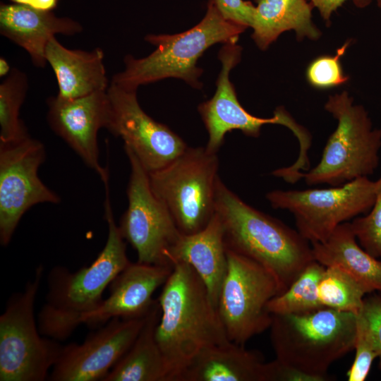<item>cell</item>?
I'll use <instances>...</instances> for the list:
<instances>
[{"instance_id":"obj_31","label":"cell","mask_w":381,"mask_h":381,"mask_svg":"<svg viewBox=\"0 0 381 381\" xmlns=\"http://www.w3.org/2000/svg\"><path fill=\"white\" fill-rule=\"evenodd\" d=\"M264 381H329L327 378L314 375L285 363L277 358L265 363Z\"/></svg>"},{"instance_id":"obj_37","label":"cell","mask_w":381,"mask_h":381,"mask_svg":"<svg viewBox=\"0 0 381 381\" xmlns=\"http://www.w3.org/2000/svg\"><path fill=\"white\" fill-rule=\"evenodd\" d=\"M13 4L29 6L30 0H10Z\"/></svg>"},{"instance_id":"obj_19","label":"cell","mask_w":381,"mask_h":381,"mask_svg":"<svg viewBox=\"0 0 381 381\" xmlns=\"http://www.w3.org/2000/svg\"><path fill=\"white\" fill-rule=\"evenodd\" d=\"M170 265L183 262L190 265L205 284L217 308L226 272V248L222 222L215 212L209 224L192 234H181L167 254Z\"/></svg>"},{"instance_id":"obj_24","label":"cell","mask_w":381,"mask_h":381,"mask_svg":"<svg viewBox=\"0 0 381 381\" xmlns=\"http://www.w3.org/2000/svg\"><path fill=\"white\" fill-rule=\"evenodd\" d=\"M255 12L251 27L257 46L266 49L279 35L294 30L298 38L317 39L319 30L312 23L314 8L307 0H254Z\"/></svg>"},{"instance_id":"obj_4","label":"cell","mask_w":381,"mask_h":381,"mask_svg":"<svg viewBox=\"0 0 381 381\" xmlns=\"http://www.w3.org/2000/svg\"><path fill=\"white\" fill-rule=\"evenodd\" d=\"M248 27L225 18L212 0H208L203 18L192 28L175 35H148L145 40L156 47L148 56L124 58L125 68L111 83L130 90L169 78L181 79L196 89L202 84V70L197 62L203 53L217 43L237 42Z\"/></svg>"},{"instance_id":"obj_25","label":"cell","mask_w":381,"mask_h":381,"mask_svg":"<svg viewBox=\"0 0 381 381\" xmlns=\"http://www.w3.org/2000/svg\"><path fill=\"white\" fill-rule=\"evenodd\" d=\"M28 89L26 74L16 68H12L0 84V144L14 143L30 137L20 119Z\"/></svg>"},{"instance_id":"obj_38","label":"cell","mask_w":381,"mask_h":381,"mask_svg":"<svg viewBox=\"0 0 381 381\" xmlns=\"http://www.w3.org/2000/svg\"><path fill=\"white\" fill-rule=\"evenodd\" d=\"M376 1H377V7L380 10V13H381V0H376Z\"/></svg>"},{"instance_id":"obj_1","label":"cell","mask_w":381,"mask_h":381,"mask_svg":"<svg viewBox=\"0 0 381 381\" xmlns=\"http://www.w3.org/2000/svg\"><path fill=\"white\" fill-rule=\"evenodd\" d=\"M157 300L161 316L155 337L166 362L167 381H176L202 349L230 341L205 284L188 264H173Z\"/></svg>"},{"instance_id":"obj_10","label":"cell","mask_w":381,"mask_h":381,"mask_svg":"<svg viewBox=\"0 0 381 381\" xmlns=\"http://www.w3.org/2000/svg\"><path fill=\"white\" fill-rule=\"evenodd\" d=\"M376 187V181L365 176L329 188L274 190L266 198L272 208L289 211L297 231L312 243L325 241L339 224L368 214Z\"/></svg>"},{"instance_id":"obj_36","label":"cell","mask_w":381,"mask_h":381,"mask_svg":"<svg viewBox=\"0 0 381 381\" xmlns=\"http://www.w3.org/2000/svg\"><path fill=\"white\" fill-rule=\"evenodd\" d=\"M8 61L4 58H0V77H6L11 71Z\"/></svg>"},{"instance_id":"obj_12","label":"cell","mask_w":381,"mask_h":381,"mask_svg":"<svg viewBox=\"0 0 381 381\" xmlns=\"http://www.w3.org/2000/svg\"><path fill=\"white\" fill-rule=\"evenodd\" d=\"M124 149L131 175L128 207L119 225L121 236L135 250L138 262L172 266L167 254L181 233L167 207L153 193L148 172L131 150Z\"/></svg>"},{"instance_id":"obj_21","label":"cell","mask_w":381,"mask_h":381,"mask_svg":"<svg viewBox=\"0 0 381 381\" xmlns=\"http://www.w3.org/2000/svg\"><path fill=\"white\" fill-rule=\"evenodd\" d=\"M259 352L231 341L198 352L176 381H264Z\"/></svg>"},{"instance_id":"obj_2","label":"cell","mask_w":381,"mask_h":381,"mask_svg":"<svg viewBox=\"0 0 381 381\" xmlns=\"http://www.w3.org/2000/svg\"><path fill=\"white\" fill-rule=\"evenodd\" d=\"M216 213L226 248L260 264L284 292L314 260L310 242L280 220L251 207L220 180Z\"/></svg>"},{"instance_id":"obj_8","label":"cell","mask_w":381,"mask_h":381,"mask_svg":"<svg viewBox=\"0 0 381 381\" xmlns=\"http://www.w3.org/2000/svg\"><path fill=\"white\" fill-rule=\"evenodd\" d=\"M43 272L39 266L34 279L13 294L0 316L1 381H43L59 356L62 346L41 334L34 314Z\"/></svg>"},{"instance_id":"obj_9","label":"cell","mask_w":381,"mask_h":381,"mask_svg":"<svg viewBox=\"0 0 381 381\" xmlns=\"http://www.w3.org/2000/svg\"><path fill=\"white\" fill-rule=\"evenodd\" d=\"M226 257L217 310L229 340L244 345L270 328L267 304L281 291L274 275L260 264L227 248Z\"/></svg>"},{"instance_id":"obj_28","label":"cell","mask_w":381,"mask_h":381,"mask_svg":"<svg viewBox=\"0 0 381 381\" xmlns=\"http://www.w3.org/2000/svg\"><path fill=\"white\" fill-rule=\"evenodd\" d=\"M354 361L347 372L349 381H364L373 361L380 356V348L370 327L361 310L356 314Z\"/></svg>"},{"instance_id":"obj_11","label":"cell","mask_w":381,"mask_h":381,"mask_svg":"<svg viewBox=\"0 0 381 381\" xmlns=\"http://www.w3.org/2000/svg\"><path fill=\"white\" fill-rule=\"evenodd\" d=\"M241 50L236 41L224 44L218 54L222 69L216 82L215 93L211 99L198 106V111L209 135L206 149L217 153L226 134L233 130H239L246 135L258 138L263 125L280 124L290 129L299 141L300 152L293 167L298 170L308 169L307 152L311 145V136L283 107H277L272 117L263 119L250 114L239 103L234 85L229 80V73L241 61Z\"/></svg>"},{"instance_id":"obj_29","label":"cell","mask_w":381,"mask_h":381,"mask_svg":"<svg viewBox=\"0 0 381 381\" xmlns=\"http://www.w3.org/2000/svg\"><path fill=\"white\" fill-rule=\"evenodd\" d=\"M376 183L375 199L370 211L350 223L359 245L372 256L381 259V174Z\"/></svg>"},{"instance_id":"obj_6","label":"cell","mask_w":381,"mask_h":381,"mask_svg":"<svg viewBox=\"0 0 381 381\" xmlns=\"http://www.w3.org/2000/svg\"><path fill=\"white\" fill-rule=\"evenodd\" d=\"M325 108L337 120V127L328 138L320 162L300 177L308 186H339L373 174L380 162L381 129L373 128L366 110L353 104L346 92L330 96Z\"/></svg>"},{"instance_id":"obj_30","label":"cell","mask_w":381,"mask_h":381,"mask_svg":"<svg viewBox=\"0 0 381 381\" xmlns=\"http://www.w3.org/2000/svg\"><path fill=\"white\" fill-rule=\"evenodd\" d=\"M350 42H346L337 50L334 56H322L314 59L308 66L306 77L309 83L320 89L337 87L345 83L349 77L345 75L340 63Z\"/></svg>"},{"instance_id":"obj_33","label":"cell","mask_w":381,"mask_h":381,"mask_svg":"<svg viewBox=\"0 0 381 381\" xmlns=\"http://www.w3.org/2000/svg\"><path fill=\"white\" fill-rule=\"evenodd\" d=\"M380 348L379 367L381 369V296L373 295L364 298L361 309Z\"/></svg>"},{"instance_id":"obj_15","label":"cell","mask_w":381,"mask_h":381,"mask_svg":"<svg viewBox=\"0 0 381 381\" xmlns=\"http://www.w3.org/2000/svg\"><path fill=\"white\" fill-rule=\"evenodd\" d=\"M146 315L131 319L114 318L103 327L90 334L83 343L62 346L47 379L102 380L130 349L145 322Z\"/></svg>"},{"instance_id":"obj_20","label":"cell","mask_w":381,"mask_h":381,"mask_svg":"<svg viewBox=\"0 0 381 381\" xmlns=\"http://www.w3.org/2000/svg\"><path fill=\"white\" fill-rule=\"evenodd\" d=\"M104 56L99 47L90 52L69 49L55 37H52L46 47L45 58L57 80V96L75 99L107 91L110 84L103 62Z\"/></svg>"},{"instance_id":"obj_27","label":"cell","mask_w":381,"mask_h":381,"mask_svg":"<svg viewBox=\"0 0 381 381\" xmlns=\"http://www.w3.org/2000/svg\"><path fill=\"white\" fill-rule=\"evenodd\" d=\"M368 289L339 266L325 267L318 286V298L324 307L340 311L359 313Z\"/></svg>"},{"instance_id":"obj_18","label":"cell","mask_w":381,"mask_h":381,"mask_svg":"<svg viewBox=\"0 0 381 381\" xmlns=\"http://www.w3.org/2000/svg\"><path fill=\"white\" fill-rule=\"evenodd\" d=\"M83 30L78 21L52 11L13 3L0 5L1 35L24 49L37 67L45 66L46 47L55 35H74Z\"/></svg>"},{"instance_id":"obj_5","label":"cell","mask_w":381,"mask_h":381,"mask_svg":"<svg viewBox=\"0 0 381 381\" xmlns=\"http://www.w3.org/2000/svg\"><path fill=\"white\" fill-rule=\"evenodd\" d=\"M270 329L277 359L332 380L329 366L354 349L356 314L327 307L274 314Z\"/></svg>"},{"instance_id":"obj_13","label":"cell","mask_w":381,"mask_h":381,"mask_svg":"<svg viewBox=\"0 0 381 381\" xmlns=\"http://www.w3.org/2000/svg\"><path fill=\"white\" fill-rule=\"evenodd\" d=\"M45 149L30 136L0 144V242L9 243L23 215L39 203H59V195L40 179Z\"/></svg>"},{"instance_id":"obj_26","label":"cell","mask_w":381,"mask_h":381,"mask_svg":"<svg viewBox=\"0 0 381 381\" xmlns=\"http://www.w3.org/2000/svg\"><path fill=\"white\" fill-rule=\"evenodd\" d=\"M325 267L315 260L311 262L284 292L270 300L267 304L270 313L300 314L324 308L318 298V286Z\"/></svg>"},{"instance_id":"obj_22","label":"cell","mask_w":381,"mask_h":381,"mask_svg":"<svg viewBox=\"0 0 381 381\" xmlns=\"http://www.w3.org/2000/svg\"><path fill=\"white\" fill-rule=\"evenodd\" d=\"M314 260L322 265L339 266L369 291L381 292V259L358 243L350 222L339 224L324 242L312 243Z\"/></svg>"},{"instance_id":"obj_3","label":"cell","mask_w":381,"mask_h":381,"mask_svg":"<svg viewBox=\"0 0 381 381\" xmlns=\"http://www.w3.org/2000/svg\"><path fill=\"white\" fill-rule=\"evenodd\" d=\"M105 218L108 236L94 262L75 272L56 266L47 276V293L37 318L42 335L62 341L81 324L85 314L102 303V294L130 263L125 240L111 210L109 189L106 190Z\"/></svg>"},{"instance_id":"obj_35","label":"cell","mask_w":381,"mask_h":381,"mask_svg":"<svg viewBox=\"0 0 381 381\" xmlns=\"http://www.w3.org/2000/svg\"><path fill=\"white\" fill-rule=\"evenodd\" d=\"M58 2L59 0H30L29 6L42 11H52Z\"/></svg>"},{"instance_id":"obj_23","label":"cell","mask_w":381,"mask_h":381,"mask_svg":"<svg viewBox=\"0 0 381 381\" xmlns=\"http://www.w3.org/2000/svg\"><path fill=\"white\" fill-rule=\"evenodd\" d=\"M161 308L155 300L135 340L101 381H167V368L155 337Z\"/></svg>"},{"instance_id":"obj_17","label":"cell","mask_w":381,"mask_h":381,"mask_svg":"<svg viewBox=\"0 0 381 381\" xmlns=\"http://www.w3.org/2000/svg\"><path fill=\"white\" fill-rule=\"evenodd\" d=\"M172 270L171 265L131 262L111 282L109 296L97 308L83 316L81 324L97 325L114 318L145 316L155 301L154 292L164 285Z\"/></svg>"},{"instance_id":"obj_34","label":"cell","mask_w":381,"mask_h":381,"mask_svg":"<svg viewBox=\"0 0 381 381\" xmlns=\"http://www.w3.org/2000/svg\"><path fill=\"white\" fill-rule=\"evenodd\" d=\"M314 8H316L322 18L329 22L334 12H335L347 0H309ZM353 4L359 8L368 6L373 0H351Z\"/></svg>"},{"instance_id":"obj_32","label":"cell","mask_w":381,"mask_h":381,"mask_svg":"<svg viewBox=\"0 0 381 381\" xmlns=\"http://www.w3.org/2000/svg\"><path fill=\"white\" fill-rule=\"evenodd\" d=\"M222 16L231 21L251 27L255 6L244 0H212Z\"/></svg>"},{"instance_id":"obj_7","label":"cell","mask_w":381,"mask_h":381,"mask_svg":"<svg viewBox=\"0 0 381 381\" xmlns=\"http://www.w3.org/2000/svg\"><path fill=\"white\" fill-rule=\"evenodd\" d=\"M217 153L188 147L171 163L148 172L151 188L171 213L179 230L192 234L203 229L216 212L220 179Z\"/></svg>"},{"instance_id":"obj_16","label":"cell","mask_w":381,"mask_h":381,"mask_svg":"<svg viewBox=\"0 0 381 381\" xmlns=\"http://www.w3.org/2000/svg\"><path fill=\"white\" fill-rule=\"evenodd\" d=\"M47 121L90 169L109 184V173L99 162L97 134L107 128L111 106L107 91H98L75 98L63 99L57 95L47 100Z\"/></svg>"},{"instance_id":"obj_14","label":"cell","mask_w":381,"mask_h":381,"mask_svg":"<svg viewBox=\"0 0 381 381\" xmlns=\"http://www.w3.org/2000/svg\"><path fill=\"white\" fill-rule=\"evenodd\" d=\"M137 90L113 83L107 89L111 112L107 130L124 142L147 172L163 168L188 147L167 126L156 121L140 106Z\"/></svg>"}]
</instances>
